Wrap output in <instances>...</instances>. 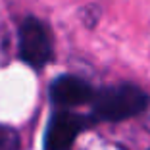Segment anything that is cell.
<instances>
[{
	"label": "cell",
	"mask_w": 150,
	"mask_h": 150,
	"mask_svg": "<svg viewBox=\"0 0 150 150\" xmlns=\"http://www.w3.org/2000/svg\"><path fill=\"white\" fill-rule=\"evenodd\" d=\"M148 94L141 87L133 83H117L94 91L91 100L93 104V119L94 121H125L129 117L142 114L148 108Z\"/></svg>",
	"instance_id": "1"
},
{
	"label": "cell",
	"mask_w": 150,
	"mask_h": 150,
	"mask_svg": "<svg viewBox=\"0 0 150 150\" xmlns=\"http://www.w3.org/2000/svg\"><path fill=\"white\" fill-rule=\"evenodd\" d=\"M18 52L21 62L33 69H42L52 60V37L39 18L27 16L18 31Z\"/></svg>",
	"instance_id": "2"
},
{
	"label": "cell",
	"mask_w": 150,
	"mask_h": 150,
	"mask_svg": "<svg viewBox=\"0 0 150 150\" xmlns=\"http://www.w3.org/2000/svg\"><path fill=\"white\" fill-rule=\"evenodd\" d=\"M94 123L93 115L60 110L50 117L44 133V150H69L75 139Z\"/></svg>",
	"instance_id": "3"
},
{
	"label": "cell",
	"mask_w": 150,
	"mask_h": 150,
	"mask_svg": "<svg viewBox=\"0 0 150 150\" xmlns=\"http://www.w3.org/2000/svg\"><path fill=\"white\" fill-rule=\"evenodd\" d=\"M94 96V88L88 81L77 75H60L50 85V100L60 108H73L91 102Z\"/></svg>",
	"instance_id": "4"
},
{
	"label": "cell",
	"mask_w": 150,
	"mask_h": 150,
	"mask_svg": "<svg viewBox=\"0 0 150 150\" xmlns=\"http://www.w3.org/2000/svg\"><path fill=\"white\" fill-rule=\"evenodd\" d=\"M19 133L10 125L0 123V150H19Z\"/></svg>",
	"instance_id": "5"
},
{
	"label": "cell",
	"mask_w": 150,
	"mask_h": 150,
	"mask_svg": "<svg viewBox=\"0 0 150 150\" xmlns=\"http://www.w3.org/2000/svg\"><path fill=\"white\" fill-rule=\"evenodd\" d=\"M146 127H148V129H150V117H148V125H146Z\"/></svg>",
	"instance_id": "6"
}]
</instances>
